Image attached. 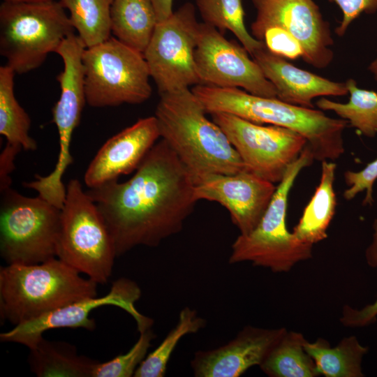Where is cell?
<instances>
[{"label":"cell","mask_w":377,"mask_h":377,"mask_svg":"<svg viewBox=\"0 0 377 377\" xmlns=\"http://www.w3.org/2000/svg\"><path fill=\"white\" fill-rule=\"evenodd\" d=\"M20 147L6 143L0 156V191L10 187V174L14 170V161Z\"/></svg>","instance_id":"cell-35"},{"label":"cell","mask_w":377,"mask_h":377,"mask_svg":"<svg viewBox=\"0 0 377 377\" xmlns=\"http://www.w3.org/2000/svg\"><path fill=\"white\" fill-rule=\"evenodd\" d=\"M0 191V253L7 265L38 264L57 258L61 209L10 187Z\"/></svg>","instance_id":"cell-8"},{"label":"cell","mask_w":377,"mask_h":377,"mask_svg":"<svg viewBox=\"0 0 377 377\" xmlns=\"http://www.w3.org/2000/svg\"><path fill=\"white\" fill-rule=\"evenodd\" d=\"M194 187L188 170L161 139L128 180H113L86 192L108 228L118 257L136 246H157L179 232L198 202Z\"/></svg>","instance_id":"cell-1"},{"label":"cell","mask_w":377,"mask_h":377,"mask_svg":"<svg viewBox=\"0 0 377 377\" xmlns=\"http://www.w3.org/2000/svg\"><path fill=\"white\" fill-rule=\"evenodd\" d=\"M159 138L155 116L138 119L99 149L85 172V184L95 188L135 171Z\"/></svg>","instance_id":"cell-18"},{"label":"cell","mask_w":377,"mask_h":377,"mask_svg":"<svg viewBox=\"0 0 377 377\" xmlns=\"http://www.w3.org/2000/svg\"><path fill=\"white\" fill-rule=\"evenodd\" d=\"M306 341L302 333L287 330L259 367L270 377L320 376L305 350Z\"/></svg>","instance_id":"cell-24"},{"label":"cell","mask_w":377,"mask_h":377,"mask_svg":"<svg viewBox=\"0 0 377 377\" xmlns=\"http://www.w3.org/2000/svg\"><path fill=\"white\" fill-rule=\"evenodd\" d=\"M117 257L113 240L96 204L77 179L69 181L57 258L98 284L106 283Z\"/></svg>","instance_id":"cell-7"},{"label":"cell","mask_w":377,"mask_h":377,"mask_svg":"<svg viewBox=\"0 0 377 377\" xmlns=\"http://www.w3.org/2000/svg\"><path fill=\"white\" fill-rule=\"evenodd\" d=\"M314 160L307 144L287 169L257 226L249 234H239L232 243L229 264L250 262L253 266L281 273L312 258L313 245L300 241L288 230L286 213L288 195L295 179Z\"/></svg>","instance_id":"cell-5"},{"label":"cell","mask_w":377,"mask_h":377,"mask_svg":"<svg viewBox=\"0 0 377 377\" xmlns=\"http://www.w3.org/2000/svg\"><path fill=\"white\" fill-rule=\"evenodd\" d=\"M249 54L242 45L228 40L216 28L200 23L195 61L201 84L240 87L254 95L277 98L274 85Z\"/></svg>","instance_id":"cell-12"},{"label":"cell","mask_w":377,"mask_h":377,"mask_svg":"<svg viewBox=\"0 0 377 377\" xmlns=\"http://www.w3.org/2000/svg\"><path fill=\"white\" fill-rule=\"evenodd\" d=\"M156 334L151 328L140 332L135 344L124 354L105 362H98L92 377H131L147 355Z\"/></svg>","instance_id":"cell-30"},{"label":"cell","mask_w":377,"mask_h":377,"mask_svg":"<svg viewBox=\"0 0 377 377\" xmlns=\"http://www.w3.org/2000/svg\"><path fill=\"white\" fill-rule=\"evenodd\" d=\"M287 330L246 325L226 344L196 351L191 367L196 377H239L260 367Z\"/></svg>","instance_id":"cell-17"},{"label":"cell","mask_w":377,"mask_h":377,"mask_svg":"<svg viewBox=\"0 0 377 377\" xmlns=\"http://www.w3.org/2000/svg\"><path fill=\"white\" fill-rule=\"evenodd\" d=\"M343 178L348 186V188L343 193L345 200H352L360 193L365 191L363 205L371 206L373 205V188L377 179V158L361 170L345 171Z\"/></svg>","instance_id":"cell-33"},{"label":"cell","mask_w":377,"mask_h":377,"mask_svg":"<svg viewBox=\"0 0 377 377\" xmlns=\"http://www.w3.org/2000/svg\"><path fill=\"white\" fill-rule=\"evenodd\" d=\"M341 10L343 18L335 32L343 36L350 24L361 14L377 12V0H333Z\"/></svg>","instance_id":"cell-34"},{"label":"cell","mask_w":377,"mask_h":377,"mask_svg":"<svg viewBox=\"0 0 377 377\" xmlns=\"http://www.w3.org/2000/svg\"><path fill=\"white\" fill-rule=\"evenodd\" d=\"M141 296V290L133 281L120 278L114 281L108 293L98 297H86L50 311L37 318L16 325L9 331L0 334L2 342L20 343L29 349L43 337L45 331L56 328H78L93 331L95 320L90 313L105 305H113L124 309L135 320L138 331L142 332L151 328L153 319L140 313L135 303Z\"/></svg>","instance_id":"cell-13"},{"label":"cell","mask_w":377,"mask_h":377,"mask_svg":"<svg viewBox=\"0 0 377 377\" xmlns=\"http://www.w3.org/2000/svg\"><path fill=\"white\" fill-rule=\"evenodd\" d=\"M368 69L377 80V57L370 64Z\"/></svg>","instance_id":"cell-37"},{"label":"cell","mask_w":377,"mask_h":377,"mask_svg":"<svg viewBox=\"0 0 377 377\" xmlns=\"http://www.w3.org/2000/svg\"><path fill=\"white\" fill-rule=\"evenodd\" d=\"M15 74L6 65L0 67V134L7 144L35 151L37 143L29 135L31 119L15 96Z\"/></svg>","instance_id":"cell-25"},{"label":"cell","mask_w":377,"mask_h":377,"mask_svg":"<svg viewBox=\"0 0 377 377\" xmlns=\"http://www.w3.org/2000/svg\"><path fill=\"white\" fill-rule=\"evenodd\" d=\"M256 17L251 34L276 26L293 36L303 48L302 59L317 68L327 67L334 59L329 22L313 0H251Z\"/></svg>","instance_id":"cell-14"},{"label":"cell","mask_w":377,"mask_h":377,"mask_svg":"<svg viewBox=\"0 0 377 377\" xmlns=\"http://www.w3.org/2000/svg\"><path fill=\"white\" fill-rule=\"evenodd\" d=\"M28 362L38 377H92L98 362L79 355L71 343L43 337L29 348Z\"/></svg>","instance_id":"cell-21"},{"label":"cell","mask_w":377,"mask_h":377,"mask_svg":"<svg viewBox=\"0 0 377 377\" xmlns=\"http://www.w3.org/2000/svg\"><path fill=\"white\" fill-rule=\"evenodd\" d=\"M191 91L207 114L228 113L256 124L291 129L305 138L319 161L338 159L345 151L343 133L347 121L327 116L321 110L284 102L278 98L250 94L239 88L195 85Z\"/></svg>","instance_id":"cell-3"},{"label":"cell","mask_w":377,"mask_h":377,"mask_svg":"<svg viewBox=\"0 0 377 377\" xmlns=\"http://www.w3.org/2000/svg\"><path fill=\"white\" fill-rule=\"evenodd\" d=\"M206 320L188 306L183 308L177 325L152 352L147 355L137 368L135 377H163L165 376L167 365L172 352L184 336L194 334L203 329Z\"/></svg>","instance_id":"cell-28"},{"label":"cell","mask_w":377,"mask_h":377,"mask_svg":"<svg viewBox=\"0 0 377 377\" xmlns=\"http://www.w3.org/2000/svg\"><path fill=\"white\" fill-rule=\"evenodd\" d=\"M73 34L59 1H3L0 6V54L15 73L38 68Z\"/></svg>","instance_id":"cell-6"},{"label":"cell","mask_w":377,"mask_h":377,"mask_svg":"<svg viewBox=\"0 0 377 377\" xmlns=\"http://www.w3.org/2000/svg\"><path fill=\"white\" fill-rule=\"evenodd\" d=\"M336 169L334 161H321L320 182L292 231L304 243L314 245L327 237V230L337 206L334 188Z\"/></svg>","instance_id":"cell-20"},{"label":"cell","mask_w":377,"mask_h":377,"mask_svg":"<svg viewBox=\"0 0 377 377\" xmlns=\"http://www.w3.org/2000/svg\"><path fill=\"white\" fill-rule=\"evenodd\" d=\"M70 13V20L87 47L110 38L113 0H59Z\"/></svg>","instance_id":"cell-27"},{"label":"cell","mask_w":377,"mask_h":377,"mask_svg":"<svg viewBox=\"0 0 377 377\" xmlns=\"http://www.w3.org/2000/svg\"><path fill=\"white\" fill-rule=\"evenodd\" d=\"M372 240L365 251L367 264L371 267H377V219L372 225ZM377 320V297L375 301L361 309H356L346 305L343 308L340 322L346 327H362L374 323Z\"/></svg>","instance_id":"cell-31"},{"label":"cell","mask_w":377,"mask_h":377,"mask_svg":"<svg viewBox=\"0 0 377 377\" xmlns=\"http://www.w3.org/2000/svg\"><path fill=\"white\" fill-rule=\"evenodd\" d=\"M85 49L79 36L73 34L63 40L56 52L62 59L64 69L57 76L61 94L52 108V121L59 133V152L54 170L45 177V183L52 188L63 186L62 177L73 161L70 152L72 135L87 103L82 59Z\"/></svg>","instance_id":"cell-15"},{"label":"cell","mask_w":377,"mask_h":377,"mask_svg":"<svg viewBox=\"0 0 377 377\" xmlns=\"http://www.w3.org/2000/svg\"><path fill=\"white\" fill-rule=\"evenodd\" d=\"M111 30L114 38L144 53L158 24L150 0H113Z\"/></svg>","instance_id":"cell-22"},{"label":"cell","mask_w":377,"mask_h":377,"mask_svg":"<svg viewBox=\"0 0 377 377\" xmlns=\"http://www.w3.org/2000/svg\"><path fill=\"white\" fill-rule=\"evenodd\" d=\"M251 57L274 85L277 98L288 103L313 108L312 101L316 97L348 94L346 82H334L300 68L269 52L265 45Z\"/></svg>","instance_id":"cell-19"},{"label":"cell","mask_w":377,"mask_h":377,"mask_svg":"<svg viewBox=\"0 0 377 377\" xmlns=\"http://www.w3.org/2000/svg\"><path fill=\"white\" fill-rule=\"evenodd\" d=\"M154 8L158 22L168 19L172 13L173 0H150Z\"/></svg>","instance_id":"cell-36"},{"label":"cell","mask_w":377,"mask_h":377,"mask_svg":"<svg viewBox=\"0 0 377 377\" xmlns=\"http://www.w3.org/2000/svg\"><path fill=\"white\" fill-rule=\"evenodd\" d=\"M263 42L272 53L288 59L302 58L303 48L299 41L284 29L270 26L251 34Z\"/></svg>","instance_id":"cell-32"},{"label":"cell","mask_w":377,"mask_h":377,"mask_svg":"<svg viewBox=\"0 0 377 377\" xmlns=\"http://www.w3.org/2000/svg\"><path fill=\"white\" fill-rule=\"evenodd\" d=\"M274 184L244 170L214 174L195 184L197 201L216 202L230 213L239 234L251 232L258 224L276 191Z\"/></svg>","instance_id":"cell-16"},{"label":"cell","mask_w":377,"mask_h":377,"mask_svg":"<svg viewBox=\"0 0 377 377\" xmlns=\"http://www.w3.org/2000/svg\"><path fill=\"white\" fill-rule=\"evenodd\" d=\"M346 84L350 94L347 103L321 98L316 101V106L321 110L334 112L362 135L374 138L377 134V92L359 88L352 78Z\"/></svg>","instance_id":"cell-26"},{"label":"cell","mask_w":377,"mask_h":377,"mask_svg":"<svg viewBox=\"0 0 377 377\" xmlns=\"http://www.w3.org/2000/svg\"><path fill=\"white\" fill-rule=\"evenodd\" d=\"M87 103L91 107L140 104L152 93L144 54L110 37L83 53Z\"/></svg>","instance_id":"cell-9"},{"label":"cell","mask_w":377,"mask_h":377,"mask_svg":"<svg viewBox=\"0 0 377 377\" xmlns=\"http://www.w3.org/2000/svg\"><path fill=\"white\" fill-rule=\"evenodd\" d=\"M52 0H3V1H16V2H38V1H46Z\"/></svg>","instance_id":"cell-38"},{"label":"cell","mask_w":377,"mask_h":377,"mask_svg":"<svg viewBox=\"0 0 377 377\" xmlns=\"http://www.w3.org/2000/svg\"><path fill=\"white\" fill-rule=\"evenodd\" d=\"M200 24L190 2L158 22L143 54L159 94L201 84L195 61Z\"/></svg>","instance_id":"cell-10"},{"label":"cell","mask_w":377,"mask_h":377,"mask_svg":"<svg viewBox=\"0 0 377 377\" xmlns=\"http://www.w3.org/2000/svg\"><path fill=\"white\" fill-rule=\"evenodd\" d=\"M196 5L205 23L232 32L251 56L264 45L246 28L242 0H196Z\"/></svg>","instance_id":"cell-29"},{"label":"cell","mask_w":377,"mask_h":377,"mask_svg":"<svg viewBox=\"0 0 377 377\" xmlns=\"http://www.w3.org/2000/svg\"><path fill=\"white\" fill-rule=\"evenodd\" d=\"M211 116L239 155L246 170L274 184L282 180L307 145L304 136L285 127L263 126L228 113Z\"/></svg>","instance_id":"cell-11"},{"label":"cell","mask_w":377,"mask_h":377,"mask_svg":"<svg viewBox=\"0 0 377 377\" xmlns=\"http://www.w3.org/2000/svg\"><path fill=\"white\" fill-rule=\"evenodd\" d=\"M189 88L161 94L155 117L165 141L192 176L195 184L214 174H235L246 168L223 131L206 116Z\"/></svg>","instance_id":"cell-2"},{"label":"cell","mask_w":377,"mask_h":377,"mask_svg":"<svg viewBox=\"0 0 377 377\" xmlns=\"http://www.w3.org/2000/svg\"><path fill=\"white\" fill-rule=\"evenodd\" d=\"M58 258L0 268V318L16 325L97 295L98 283Z\"/></svg>","instance_id":"cell-4"},{"label":"cell","mask_w":377,"mask_h":377,"mask_svg":"<svg viewBox=\"0 0 377 377\" xmlns=\"http://www.w3.org/2000/svg\"><path fill=\"white\" fill-rule=\"evenodd\" d=\"M306 351L313 360L319 376L325 377H363L362 359L369 348L362 346L355 336L342 339L334 347L322 338L306 341Z\"/></svg>","instance_id":"cell-23"}]
</instances>
